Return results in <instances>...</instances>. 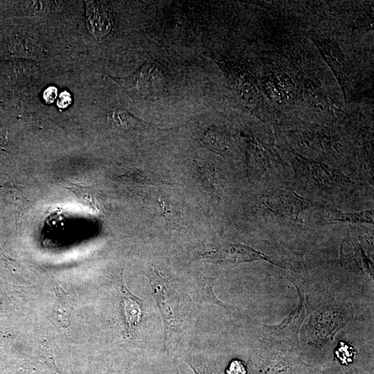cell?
Here are the masks:
<instances>
[{"instance_id": "obj_1", "label": "cell", "mask_w": 374, "mask_h": 374, "mask_svg": "<svg viewBox=\"0 0 374 374\" xmlns=\"http://www.w3.org/2000/svg\"><path fill=\"white\" fill-rule=\"evenodd\" d=\"M147 277L150 280L153 296L163 319L165 337L167 341L169 337L175 335L177 330L179 299L176 294H172L174 290L171 283L161 275L157 267H150Z\"/></svg>"}, {"instance_id": "obj_2", "label": "cell", "mask_w": 374, "mask_h": 374, "mask_svg": "<svg viewBox=\"0 0 374 374\" xmlns=\"http://www.w3.org/2000/svg\"><path fill=\"white\" fill-rule=\"evenodd\" d=\"M262 204L271 214L292 221H299L305 209L314 206V202L285 188H276L262 197Z\"/></svg>"}, {"instance_id": "obj_3", "label": "cell", "mask_w": 374, "mask_h": 374, "mask_svg": "<svg viewBox=\"0 0 374 374\" xmlns=\"http://www.w3.org/2000/svg\"><path fill=\"white\" fill-rule=\"evenodd\" d=\"M294 170L299 180L317 188L328 190L334 186L352 183L341 172L321 163L298 161Z\"/></svg>"}, {"instance_id": "obj_4", "label": "cell", "mask_w": 374, "mask_h": 374, "mask_svg": "<svg viewBox=\"0 0 374 374\" xmlns=\"http://www.w3.org/2000/svg\"><path fill=\"white\" fill-rule=\"evenodd\" d=\"M128 90L141 98H154L162 90L163 78L152 63L143 64L138 71L122 80Z\"/></svg>"}, {"instance_id": "obj_5", "label": "cell", "mask_w": 374, "mask_h": 374, "mask_svg": "<svg viewBox=\"0 0 374 374\" xmlns=\"http://www.w3.org/2000/svg\"><path fill=\"white\" fill-rule=\"evenodd\" d=\"M315 370L299 358L277 351L265 353L256 366V374H309Z\"/></svg>"}, {"instance_id": "obj_6", "label": "cell", "mask_w": 374, "mask_h": 374, "mask_svg": "<svg viewBox=\"0 0 374 374\" xmlns=\"http://www.w3.org/2000/svg\"><path fill=\"white\" fill-rule=\"evenodd\" d=\"M204 257L213 262L242 263L263 260L275 264L271 256L247 245L234 243L217 247L214 251L205 253Z\"/></svg>"}, {"instance_id": "obj_7", "label": "cell", "mask_w": 374, "mask_h": 374, "mask_svg": "<svg viewBox=\"0 0 374 374\" xmlns=\"http://www.w3.org/2000/svg\"><path fill=\"white\" fill-rule=\"evenodd\" d=\"M100 1H88L86 4V24L90 33L100 38L112 30L114 21L109 9Z\"/></svg>"}, {"instance_id": "obj_8", "label": "cell", "mask_w": 374, "mask_h": 374, "mask_svg": "<svg viewBox=\"0 0 374 374\" xmlns=\"http://www.w3.org/2000/svg\"><path fill=\"white\" fill-rule=\"evenodd\" d=\"M118 290L122 296L125 320L128 326V332L132 335L136 330L142 318V300L134 295L127 288L121 277Z\"/></svg>"}, {"instance_id": "obj_9", "label": "cell", "mask_w": 374, "mask_h": 374, "mask_svg": "<svg viewBox=\"0 0 374 374\" xmlns=\"http://www.w3.org/2000/svg\"><path fill=\"white\" fill-rule=\"evenodd\" d=\"M307 312L305 305L301 299V304L285 319L280 324L271 327L270 335L278 339L293 341L299 325L301 324Z\"/></svg>"}, {"instance_id": "obj_10", "label": "cell", "mask_w": 374, "mask_h": 374, "mask_svg": "<svg viewBox=\"0 0 374 374\" xmlns=\"http://www.w3.org/2000/svg\"><path fill=\"white\" fill-rule=\"evenodd\" d=\"M57 301L50 314L51 321L57 327L66 328L71 324L73 307L69 295L57 283L53 286Z\"/></svg>"}, {"instance_id": "obj_11", "label": "cell", "mask_w": 374, "mask_h": 374, "mask_svg": "<svg viewBox=\"0 0 374 374\" xmlns=\"http://www.w3.org/2000/svg\"><path fill=\"white\" fill-rule=\"evenodd\" d=\"M327 223H369L373 222V210H366L355 213H344L334 208L329 209L326 215H322Z\"/></svg>"}, {"instance_id": "obj_12", "label": "cell", "mask_w": 374, "mask_h": 374, "mask_svg": "<svg viewBox=\"0 0 374 374\" xmlns=\"http://www.w3.org/2000/svg\"><path fill=\"white\" fill-rule=\"evenodd\" d=\"M195 278L197 285L196 292L199 300L217 305L225 308H228V306L222 302L213 292V284L215 280V278L206 276L200 271L196 272Z\"/></svg>"}, {"instance_id": "obj_13", "label": "cell", "mask_w": 374, "mask_h": 374, "mask_svg": "<svg viewBox=\"0 0 374 374\" xmlns=\"http://www.w3.org/2000/svg\"><path fill=\"white\" fill-rule=\"evenodd\" d=\"M108 122L114 129L127 130L138 127L144 123L136 118L124 109H116L108 114Z\"/></svg>"}, {"instance_id": "obj_14", "label": "cell", "mask_w": 374, "mask_h": 374, "mask_svg": "<svg viewBox=\"0 0 374 374\" xmlns=\"http://www.w3.org/2000/svg\"><path fill=\"white\" fill-rule=\"evenodd\" d=\"M196 168L203 186L211 193L216 190V177L213 170L210 169L204 163H197Z\"/></svg>"}, {"instance_id": "obj_15", "label": "cell", "mask_w": 374, "mask_h": 374, "mask_svg": "<svg viewBox=\"0 0 374 374\" xmlns=\"http://www.w3.org/2000/svg\"><path fill=\"white\" fill-rule=\"evenodd\" d=\"M49 2L46 1H21V8L24 12L32 15H41L49 10Z\"/></svg>"}, {"instance_id": "obj_16", "label": "cell", "mask_w": 374, "mask_h": 374, "mask_svg": "<svg viewBox=\"0 0 374 374\" xmlns=\"http://www.w3.org/2000/svg\"><path fill=\"white\" fill-rule=\"evenodd\" d=\"M186 362L192 368L195 374H209L208 366L202 357L190 356L186 357Z\"/></svg>"}, {"instance_id": "obj_17", "label": "cell", "mask_w": 374, "mask_h": 374, "mask_svg": "<svg viewBox=\"0 0 374 374\" xmlns=\"http://www.w3.org/2000/svg\"><path fill=\"white\" fill-rule=\"evenodd\" d=\"M226 374H247V366L241 360L233 359L226 368Z\"/></svg>"}, {"instance_id": "obj_18", "label": "cell", "mask_w": 374, "mask_h": 374, "mask_svg": "<svg viewBox=\"0 0 374 374\" xmlns=\"http://www.w3.org/2000/svg\"><path fill=\"white\" fill-rule=\"evenodd\" d=\"M71 103V94L67 91L62 92L57 102V105L60 108H66Z\"/></svg>"}, {"instance_id": "obj_19", "label": "cell", "mask_w": 374, "mask_h": 374, "mask_svg": "<svg viewBox=\"0 0 374 374\" xmlns=\"http://www.w3.org/2000/svg\"><path fill=\"white\" fill-rule=\"evenodd\" d=\"M57 96V89L54 87H48L44 92V99L47 103H53Z\"/></svg>"}]
</instances>
